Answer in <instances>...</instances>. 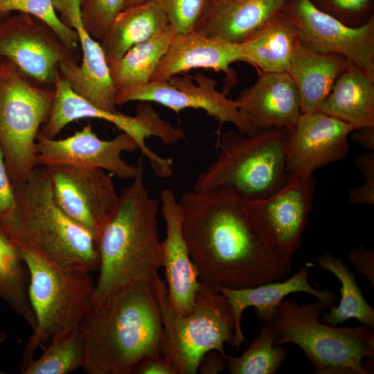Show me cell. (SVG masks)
<instances>
[{"instance_id": "cell-5", "label": "cell", "mask_w": 374, "mask_h": 374, "mask_svg": "<svg viewBox=\"0 0 374 374\" xmlns=\"http://www.w3.org/2000/svg\"><path fill=\"white\" fill-rule=\"evenodd\" d=\"M324 306L319 301L299 305L283 300L265 322L276 345L292 343L303 351L316 374H368L374 357L373 328L331 326L319 321Z\"/></svg>"}, {"instance_id": "cell-24", "label": "cell", "mask_w": 374, "mask_h": 374, "mask_svg": "<svg viewBox=\"0 0 374 374\" xmlns=\"http://www.w3.org/2000/svg\"><path fill=\"white\" fill-rule=\"evenodd\" d=\"M347 64L348 60L341 55L315 51L301 44L297 46L287 73L299 89L301 114L319 110Z\"/></svg>"}, {"instance_id": "cell-11", "label": "cell", "mask_w": 374, "mask_h": 374, "mask_svg": "<svg viewBox=\"0 0 374 374\" xmlns=\"http://www.w3.org/2000/svg\"><path fill=\"white\" fill-rule=\"evenodd\" d=\"M0 57L46 87H54L61 63L79 58L48 24L21 12L0 19Z\"/></svg>"}, {"instance_id": "cell-18", "label": "cell", "mask_w": 374, "mask_h": 374, "mask_svg": "<svg viewBox=\"0 0 374 374\" xmlns=\"http://www.w3.org/2000/svg\"><path fill=\"white\" fill-rule=\"evenodd\" d=\"M159 200L160 212L166 225V237L161 241V257L167 298L177 312L187 314L191 311L199 289V274L184 238L179 199L172 190L163 188L160 192Z\"/></svg>"}, {"instance_id": "cell-33", "label": "cell", "mask_w": 374, "mask_h": 374, "mask_svg": "<svg viewBox=\"0 0 374 374\" xmlns=\"http://www.w3.org/2000/svg\"><path fill=\"white\" fill-rule=\"evenodd\" d=\"M124 8V0H80L82 25L94 39L100 42Z\"/></svg>"}, {"instance_id": "cell-7", "label": "cell", "mask_w": 374, "mask_h": 374, "mask_svg": "<svg viewBox=\"0 0 374 374\" xmlns=\"http://www.w3.org/2000/svg\"><path fill=\"white\" fill-rule=\"evenodd\" d=\"M19 251L29 271V299L35 319L21 359V372L46 341L79 329L93 304L95 283L86 269L60 267Z\"/></svg>"}, {"instance_id": "cell-40", "label": "cell", "mask_w": 374, "mask_h": 374, "mask_svg": "<svg viewBox=\"0 0 374 374\" xmlns=\"http://www.w3.org/2000/svg\"><path fill=\"white\" fill-rule=\"evenodd\" d=\"M226 355L217 350L206 353L202 358L197 368L201 374H217L226 368Z\"/></svg>"}, {"instance_id": "cell-2", "label": "cell", "mask_w": 374, "mask_h": 374, "mask_svg": "<svg viewBox=\"0 0 374 374\" xmlns=\"http://www.w3.org/2000/svg\"><path fill=\"white\" fill-rule=\"evenodd\" d=\"M79 332L88 374H132L143 358L162 354L163 326L151 282L135 281L94 303Z\"/></svg>"}, {"instance_id": "cell-38", "label": "cell", "mask_w": 374, "mask_h": 374, "mask_svg": "<svg viewBox=\"0 0 374 374\" xmlns=\"http://www.w3.org/2000/svg\"><path fill=\"white\" fill-rule=\"evenodd\" d=\"M348 261L368 280L374 288V249H366L362 244H359L350 251Z\"/></svg>"}, {"instance_id": "cell-35", "label": "cell", "mask_w": 374, "mask_h": 374, "mask_svg": "<svg viewBox=\"0 0 374 374\" xmlns=\"http://www.w3.org/2000/svg\"><path fill=\"white\" fill-rule=\"evenodd\" d=\"M175 34L193 31L211 0H156Z\"/></svg>"}, {"instance_id": "cell-39", "label": "cell", "mask_w": 374, "mask_h": 374, "mask_svg": "<svg viewBox=\"0 0 374 374\" xmlns=\"http://www.w3.org/2000/svg\"><path fill=\"white\" fill-rule=\"evenodd\" d=\"M132 374H177L172 364L161 353L143 358Z\"/></svg>"}, {"instance_id": "cell-36", "label": "cell", "mask_w": 374, "mask_h": 374, "mask_svg": "<svg viewBox=\"0 0 374 374\" xmlns=\"http://www.w3.org/2000/svg\"><path fill=\"white\" fill-rule=\"evenodd\" d=\"M356 168L364 175V183L352 188L349 200L353 204H374V152L369 151L360 154L355 161Z\"/></svg>"}, {"instance_id": "cell-17", "label": "cell", "mask_w": 374, "mask_h": 374, "mask_svg": "<svg viewBox=\"0 0 374 374\" xmlns=\"http://www.w3.org/2000/svg\"><path fill=\"white\" fill-rule=\"evenodd\" d=\"M356 128L320 111L301 114L288 131L286 170L288 177L309 179L313 172L344 159L348 136Z\"/></svg>"}, {"instance_id": "cell-3", "label": "cell", "mask_w": 374, "mask_h": 374, "mask_svg": "<svg viewBox=\"0 0 374 374\" xmlns=\"http://www.w3.org/2000/svg\"><path fill=\"white\" fill-rule=\"evenodd\" d=\"M137 172L119 195L118 207L99 241V275L93 303L137 280H152L162 267L157 217L160 203L145 182L144 157Z\"/></svg>"}, {"instance_id": "cell-44", "label": "cell", "mask_w": 374, "mask_h": 374, "mask_svg": "<svg viewBox=\"0 0 374 374\" xmlns=\"http://www.w3.org/2000/svg\"><path fill=\"white\" fill-rule=\"evenodd\" d=\"M3 58H2L1 57H0V69L3 64Z\"/></svg>"}, {"instance_id": "cell-23", "label": "cell", "mask_w": 374, "mask_h": 374, "mask_svg": "<svg viewBox=\"0 0 374 374\" xmlns=\"http://www.w3.org/2000/svg\"><path fill=\"white\" fill-rule=\"evenodd\" d=\"M299 44L296 25L288 15L278 11L239 45L242 62L253 65L261 73L287 72Z\"/></svg>"}, {"instance_id": "cell-21", "label": "cell", "mask_w": 374, "mask_h": 374, "mask_svg": "<svg viewBox=\"0 0 374 374\" xmlns=\"http://www.w3.org/2000/svg\"><path fill=\"white\" fill-rule=\"evenodd\" d=\"M310 265L301 267L288 279L278 282L269 281L254 287L229 288L215 285L229 302L235 321V334L233 346L239 350L245 341L242 330L241 319L244 310L249 307L256 309V316L267 322L276 307L289 294L304 292L312 295L325 308H329L335 301V294L328 290H319L308 282Z\"/></svg>"}, {"instance_id": "cell-41", "label": "cell", "mask_w": 374, "mask_h": 374, "mask_svg": "<svg viewBox=\"0 0 374 374\" xmlns=\"http://www.w3.org/2000/svg\"><path fill=\"white\" fill-rule=\"evenodd\" d=\"M350 135L355 143L369 151L374 150V126L357 128Z\"/></svg>"}, {"instance_id": "cell-32", "label": "cell", "mask_w": 374, "mask_h": 374, "mask_svg": "<svg viewBox=\"0 0 374 374\" xmlns=\"http://www.w3.org/2000/svg\"><path fill=\"white\" fill-rule=\"evenodd\" d=\"M12 12H26L43 20L70 48L78 52V35L60 21L52 0H0V17Z\"/></svg>"}, {"instance_id": "cell-28", "label": "cell", "mask_w": 374, "mask_h": 374, "mask_svg": "<svg viewBox=\"0 0 374 374\" xmlns=\"http://www.w3.org/2000/svg\"><path fill=\"white\" fill-rule=\"evenodd\" d=\"M30 274L19 247L0 229V299L32 328L35 319L29 299Z\"/></svg>"}, {"instance_id": "cell-4", "label": "cell", "mask_w": 374, "mask_h": 374, "mask_svg": "<svg viewBox=\"0 0 374 374\" xmlns=\"http://www.w3.org/2000/svg\"><path fill=\"white\" fill-rule=\"evenodd\" d=\"M12 185L16 207L0 229L19 249L60 267L98 271L97 240L61 208L47 169L37 166Z\"/></svg>"}, {"instance_id": "cell-14", "label": "cell", "mask_w": 374, "mask_h": 374, "mask_svg": "<svg viewBox=\"0 0 374 374\" xmlns=\"http://www.w3.org/2000/svg\"><path fill=\"white\" fill-rule=\"evenodd\" d=\"M315 181L289 177L285 185L262 199L246 200L258 234L290 260L299 249L312 208Z\"/></svg>"}, {"instance_id": "cell-9", "label": "cell", "mask_w": 374, "mask_h": 374, "mask_svg": "<svg viewBox=\"0 0 374 374\" xmlns=\"http://www.w3.org/2000/svg\"><path fill=\"white\" fill-rule=\"evenodd\" d=\"M54 87L37 84L12 62L0 69V147L12 184L37 167L35 142L53 103Z\"/></svg>"}, {"instance_id": "cell-8", "label": "cell", "mask_w": 374, "mask_h": 374, "mask_svg": "<svg viewBox=\"0 0 374 374\" xmlns=\"http://www.w3.org/2000/svg\"><path fill=\"white\" fill-rule=\"evenodd\" d=\"M151 283L163 326L162 354L177 374L197 373L202 357L209 351L226 355L224 345H233L235 321L229 302L213 284L200 279L191 311L181 314L170 305L159 275Z\"/></svg>"}, {"instance_id": "cell-37", "label": "cell", "mask_w": 374, "mask_h": 374, "mask_svg": "<svg viewBox=\"0 0 374 374\" xmlns=\"http://www.w3.org/2000/svg\"><path fill=\"white\" fill-rule=\"evenodd\" d=\"M16 207L13 185L7 171L3 152L0 147V226L11 217Z\"/></svg>"}, {"instance_id": "cell-30", "label": "cell", "mask_w": 374, "mask_h": 374, "mask_svg": "<svg viewBox=\"0 0 374 374\" xmlns=\"http://www.w3.org/2000/svg\"><path fill=\"white\" fill-rule=\"evenodd\" d=\"M274 332L264 323L259 335L238 357L226 355V369L231 374H274L287 357L283 345L275 344Z\"/></svg>"}, {"instance_id": "cell-6", "label": "cell", "mask_w": 374, "mask_h": 374, "mask_svg": "<svg viewBox=\"0 0 374 374\" xmlns=\"http://www.w3.org/2000/svg\"><path fill=\"white\" fill-rule=\"evenodd\" d=\"M287 137L283 127L219 133L217 158L199 175L193 189L226 188L246 200L267 197L288 181Z\"/></svg>"}, {"instance_id": "cell-31", "label": "cell", "mask_w": 374, "mask_h": 374, "mask_svg": "<svg viewBox=\"0 0 374 374\" xmlns=\"http://www.w3.org/2000/svg\"><path fill=\"white\" fill-rule=\"evenodd\" d=\"M84 346L79 329L51 340L42 355L32 360L23 374H66L82 368Z\"/></svg>"}, {"instance_id": "cell-27", "label": "cell", "mask_w": 374, "mask_h": 374, "mask_svg": "<svg viewBox=\"0 0 374 374\" xmlns=\"http://www.w3.org/2000/svg\"><path fill=\"white\" fill-rule=\"evenodd\" d=\"M174 34L168 25L150 39L132 46L119 60L109 65L116 96L151 80Z\"/></svg>"}, {"instance_id": "cell-26", "label": "cell", "mask_w": 374, "mask_h": 374, "mask_svg": "<svg viewBox=\"0 0 374 374\" xmlns=\"http://www.w3.org/2000/svg\"><path fill=\"white\" fill-rule=\"evenodd\" d=\"M168 20L156 0L123 10L100 42L108 65L119 60L132 46L165 29Z\"/></svg>"}, {"instance_id": "cell-20", "label": "cell", "mask_w": 374, "mask_h": 374, "mask_svg": "<svg viewBox=\"0 0 374 374\" xmlns=\"http://www.w3.org/2000/svg\"><path fill=\"white\" fill-rule=\"evenodd\" d=\"M242 61L239 44L212 38L193 30L174 34L150 81H167L172 76L193 69H211L226 76V91L236 82L230 65Z\"/></svg>"}, {"instance_id": "cell-43", "label": "cell", "mask_w": 374, "mask_h": 374, "mask_svg": "<svg viewBox=\"0 0 374 374\" xmlns=\"http://www.w3.org/2000/svg\"><path fill=\"white\" fill-rule=\"evenodd\" d=\"M6 339H7L6 335L3 332H0V345L2 343H3Z\"/></svg>"}, {"instance_id": "cell-16", "label": "cell", "mask_w": 374, "mask_h": 374, "mask_svg": "<svg viewBox=\"0 0 374 374\" xmlns=\"http://www.w3.org/2000/svg\"><path fill=\"white\" fill-rule=\"evenodd\" d=\"M191 78L172 76L167 81H150L116 96V105L132 101L154 102L175 112L185 109L204 110L222 125L233 124L240 132L256 130L239 111L234 100L217 91V82L202 73Z\"/></svg>"}, {"instance_id": "cell-22", "label": "cell", "mask_w": 374, "mask_h": 374, "mask_svg": "<svg viewBox=\"0 0 374 374\" xmlns=\"http://www.w3.org/2000/svg\"><path fill=\"white\" fill-rule=\"evenodd\" d=\"M289 0H211L195 30L240 44Z\"/></svg>"}, {"instance_id": "cell-1", "label": "cell", "mask_w": 374, "mask_h": 374, "mask_svg": "<svg viewBox=\"0 0 374 374\" xmlns=\"http://www.w3.org/2000/svg\"><path fill=\"white\" fill-rule=\"evenodd\" d=\"M179 202L183 232L201 280L229 288L278 280L292 271L255 229L246 200L230 189L184 193Z\"/></svg>"}, {"instance_id": "cell-34", "label": "cell", "mask_w": 374, "mask_h": 374, "mask_svg": "<svg viewBox=\"0 0 374 374\" xmlns=\"http://www.w3.org/2000/svg\"><path fill=\"white\" fill-rule=\"evenodd\" d=\"M318 10L350 27H359L374 17L373 0H310Z\"/></svg>"}, {"instance_id": "cell-13", "label": "cell", "mask_w": 374, "mask_h": 374, "mask_svg": "<svg viewBox=\"0 0 374 374\" xmlns=\"http://www.w3.org/2000/svg\"><path fill=\"white\" fill-rule=\"evenodd\" d=\"M280 11L296 25L301 46L341 55L374 78V17L362 26L350 27L318 10L310 0H289Z\"/></svg>"}, {"instance_id": "cell-15", "label": "cell", "mask_w": 374, "mask_h": 374, "mask_svg": "<svg viewBox=\"0 0 374 374\" xmlns=\"http://www.w3.org/2000/svg\"><path fill=\"white\" fill-rule=\"evenodd\" d=\"M138 149L134 139L124 132L109 140L100 139L89 123L63 139L48 138L39 131L35 142V164L100 168L120 179L132 180L137 166L128 163L122 154Z\"/></svg>"}, {"instance_id": "cell-19", "label": "cell", "mask_w": 374, "mask_h": 374, "mask_svg": "<svg viewBox=\"0 0 374 374\" xmlns=\"http://www.w3.org/2000/svg\"><path fill=\"white\" fill-rule=\"evenodd\" d=\"M234 100L256 131L290 130L301 114L300 93L287 72L260 73L258 79Z\"/></svg>"}, {"instance_id": "cell-25", "label": "cell", "mask_w": 374, "mask_h": 374, "mask_svg": "<svg viewBox=\"0 0 374 374\" xmlns=\"http://www.w3.org/2000/svg\"><path fill=\"white\" fill-rule=\"evenodd\" d=\"M319 111L356 129L374 126V78L348 60Z\"/></svg>"}, {"instance_id": "cell-10", "label": "cell", "mask_w": 374, "mask_h": 374, "mask_svg": "<svg viewBox=\"0 0 374 374\" xmlns=\"http://www.w3.org/2000/svg\"><path fill=\"white\" fill-rule=\"evenodd\" d=\"M54 90L50 115L40 130L44 136L54 139L67 124L78 119L91 118L104 120L134 139L141 155L148 160L157 177H163L170 172L172 167V159L158 155L146 145V139L154 136L163 144L171 145L184 139L185 133L181 128L162 119L150 103H139L135 116L103 109L76 93L59 71Z\"/></svg>"}, {"instance_id": "cell-42", "label": "cell", "mask_w": 374, "mask_h": 374, "mask_svg": "<svg viewBox=\"0 0 374 374\" xmlns=\"http://www.w3.org/2000/svg\"><path fill=\"white\" fill-rule=\"evenodd\" d=\"M151 1L153 0H124L125 8L135 6Z\"/></svg>"}, {"instance_id": "cell-29", "label": "cell", "mask_w": 374, "mask_h": 374, "mask_svg": "<svg viewBox=\"0 0 374 374\" xmlns=\"http://www.w3.org/2000/svg\"><path fill=\"white\" fill-rule=\"evenodd\" d=\"M318 265L333 274L341 283V300L338 306L331 305L329 312L322 317L323 323L337 326L350 319H355L362 325L374 328V310L364 297L353 272L342 260L325 252L317 256Z\"/></svg>"}, {"instance_id": "cell-12", "label": "cell", "mask_w": 374, "mask_h": 374, "mask_svg": "<svg viewBox=\"0 0 374 374\" xmlns=\"http://www.w3.org/2000/svg\"><path fill=\"white\" fill-rule=\"evenodd\" d=\"M55 199L64 212L99 241L118 204L112 175L96 168L56 165L45 167Z\"/></svg>"}]
</instances>
